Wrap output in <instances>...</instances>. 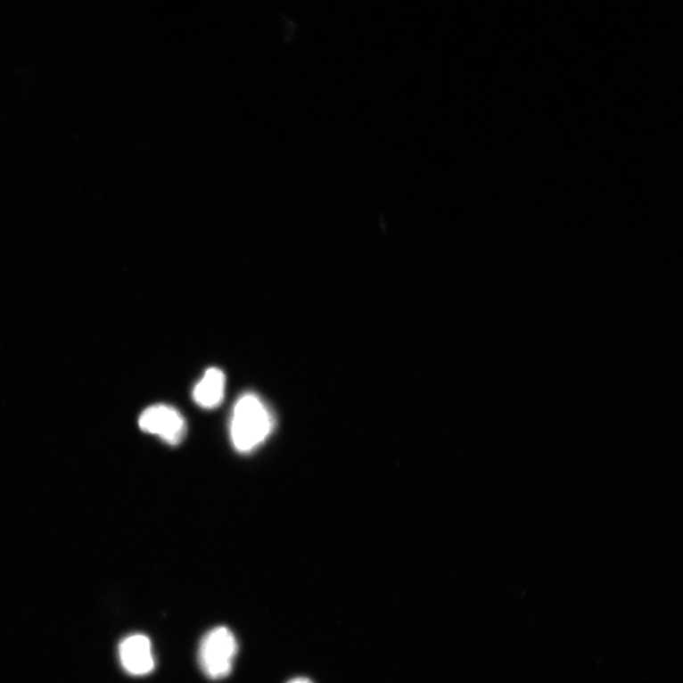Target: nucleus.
<instances>
[{"label":"nucleus","instance_id":"nucleus-2","mask_svg":"<svg viewBox=\"0 0 683 683\" xmlns=\"http://www.w3.org/2000/svg\"><path fill=\"white\" fill-rule=\"evenodd\" d=\"M239 650L236 638L226 627L207 632L200 644L199 663L206 677L218 680L228 677Z\"/></svg>","mask_w":683,"mask_h":683},{"label":"nucleus","instance_id":"nucleus-6","mask_svg":"<svg viewBox=\"0 0 683 683\" xmlns=\"http://www.w3.org/2000/svg\"><path fill=\"white\" fill-rule=\"evenodd\" d=\"M287 683H314V682L308 678L300 677V678L292 679Z\"/></svg>","mask_w":683,"mask_h":683},{"label":"nucleus","instance_id":"nucleus-1","mask_svg":"<svg viewBox=\"0 0 683 683\" xmlns=\"http://www.w3.org/2000/svg\"><path fill=\"white\" fill-rule=\"evenodd\" d=\"M275 419L261 399L251 393L237 400L231 420V440L241 453L255 450L273 432Z\"/></svg>","mask_w":683,"mask_h":683},{"label":"nucleus","instance_id":"nucleus-5","mask_svg":"<svg viewBox=\"0 0 683 683\" xmlns=\"http://www.w3.org/2000/svg\"><path fill=\"white\" fill-rule=\"evenodd\" d=\"M226 384V377L224 371L217 367L207 369L193 391V399L201 407L214 409L224 400Z\"/></svg>","mask_w":683,"mask_h":683},{"label":"nucleus","instance_id":"nucleus-3","mask_svg":"<svg viewBox=\"0 0 683 683\" xmlns=\"http://www.w3.org/2000/svg\"><path fill=\"white\" fill-rule=\"evenodd\" d=\"M144 432L156 435L169 445L180 444L187 432L183 415L167 405H156L146 408L139 419Z\"/></svg>","mask_w":683,"mask_h":683},{"label":"nucleus","instance_id":"nucleus-4","mask_svg":"<svg viewBox=\"0 0 683 683\" xmlns=\"http://www.w3.org/2000/svg\"><path fill=\"white\" fill-rule=\"evenodd\" d=\"M119 655L125 671L131 675L151 674L155 668V660L150 638L143 634L128 636L119 646Z\"/></svg>","mask_w":683,"mask_h":683}]
</instances>
